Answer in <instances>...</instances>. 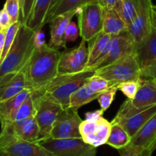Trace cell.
<instances>
[{
	"label": "cell",
	"instance_id": "obj_49",
	"mask_svg": "<svg viewBox=\"0 0 156 156\" xmlns=\"http://www.w3.org/2000/svg\"><path fill=\"white\" fill-rule=\"evenodd\" d=\"M134 1H136V2H137V0H134Z\"/></svg>",
	"mask_w": 156,
	"mask_h": 156
},
{
	"label": "cell",
	"instance_id": "obj_5",
	"mask_svg": "<svg viewBox=\"0 0 156 156\" xmlns=\"http://www.w3.org/2000/svg\"><path fill=\"white\" fill-rule=\"evenodd\" d=\"M31 95L36 108L34 117L40 127L39 142H41L51 138L55 122L64 108L59 102L45 94L31 91Z\"/></svg>",
	"mask_w": 156,
	"mask_h": 156
},
{
	"label": "cell",
	"instance_id": "obj_16",
	"mask_svg": "<svg viewBox=\"0 0 156 156\" xmlns=\"http://www.w3.org/2000/svg\"><path fill=\"white\" fill-rule=\"evenodd\" d=\"M77 13L76 10H72L66 13L61 14L54 17L50 21V40L49 45L54 48L66 47L65 41V34L67 27L72 21V19Z\"/></svg>",
	"mask_w": 156,
	"mask_h": 156
},
{
	"label": "cell",
	"instance_id": "obj_38",
	"mask_svg": "<svg viewBox=\"0 0 156 156\" xmlns=\"http://www.w3.org/2000/svg\"><path fill=\"white\" fill-rule=\"evenodd\" d=\"M141 76L146 79H153L156 80V61L142 69Z\"/></svg>",
	"mask_w": 156,
	"mask_h": 156
},
{
	"label": "cell",
	"instance_id": "obj_23",
	"mask_svg": "<svg viewBox=\"0 0 156 156\" xmlns=\"http://www.w3.org/2000/svg\"><path fill=\"white\" fill-rule=\"evenodd\" d=\"M111 123L102 116L96 122L95 131L91 135L82 139L88 144L98 148L104 144H107L111 130Z\"/></svg>",
	"mask_w": 156,
	"mask_h": 156
},
{
	"label": "cell",
	"instance_id": "obj_35",
	"mask_svg": "<svg viewBox=\"0 0 156 156\" xmlns=\"http://www.w3.org/2000/svg\"><path fill=\"white\" fill-rule=\"evenodd\" d=\"M120 156H152V152L147 149L137 147L129 143L123 149H119Z\"/></svg>",
	"mask_w": 156,
	"mask_h": 156
},
{
	"label": "cell",
	"instance_id": "obj_2",
	"mask_svg": "<svg viewBox=\"0 0 156 156\" xmlns=\"http://www.w3.org/2000/svg\"><path fill=\"white\" fill-rule=\"evenodd\" d=\"M34 35V30L21 22L9 53L0 62V78L18 73L27 66L35 49Z\"/></svg>",
	"mask_w": 156,
	"mask_h": 156
},
{
	"label": "cell",
	"instance_id": "obj_10",
	"mask_svg": "<svg viewBox=\"0 0 156 156\" xmlns=\"http://www.w3.org/2000/svg\"><path fill=\"white\" fill-rule=\"evenodd\" d=\"M137 15L128 27V31L136 43L139 44L152 31L154 26V13L152 0H137Z\"/></svg>",
	"mask_w": 156,
	"mask_h": 156
},
{
	"label": "cell",
	"instance_id": "obj_20",
	"mask_svg": "<svg viewBox=\"0 0 156 156\" xmlns=\"http://www.w3.org/2000/svg\"><path fill=\"white\" fill-rule=\"evenodd\" d=\"M112 35L101 31L88 41V63L85 70H88L105 55Z\"/></svg>",
	"mask_w": 156,
	"mask_h": 156
},
{
	"label": "cell",
	"instance_id": "obj_30",
	"mask_svg": "<svg viewBox=\"0 0 156 156\" xmlns=\"http://www.w3.org/2000/svg\"><path fill=\"white\" fill-rule=\"evenodd\" d=\"M21 20L17 21V22L13 23L10 25V27L7 29L5 32V46L3 48L2 52L0 53V62H2L3 59L5 58L7 54L9 53L15 38H16L17 34H18L19 27L21 24Z\"/></svg>",
	"mask_w": 156,
	"mask_h": 156
},
{
	"label": "cell",
	"instance_id": "obj_29",
	"mask_svg": "<svg viewBox=\"0 0 156 156\" xmlns=\"http://www.w3.org/2000/svg\"><path fill=\"white\" fill-rule=\"evenodd\" d=\"M117 11L129 27L134 21L138 12V4L134 0H122L117 6Z\"/></svg>",
	"mask_w": 156,
	"mask_h": 156
},
{
	"label": "cell",
	"instance_id": "obj_34",
	"mask_svg": "<svg viewBox=\"0 0 156 156\" xmlns=\"http://www.w3.org/2000/svg\"><path fill=\"white\" fill-rule=\"evenodd\" d=\"M3 8L10 16L12 24L21 20V7L19 0H6Z\"/></svg>",
	"mask_w": 156,
	"mask_h": 156
},
{
	"label": "cell",
	"instance_id": "obj_27",
	"mask_svg": "<svg viewBox=\"0 0 156 156\" xmlns=\"http://www.w3.org/2000/svg\"><path fill=\"white\" fill-rule=\"evenodd\" d=\"M111 124L112 126H111V133L107 142V145L117 150L126 147L130 143L132 138L129 136L124 128L120 126L119 123L111 122Z\"/></svg>",
	"mask_w": 156,
	"mask_h": 156
},
{
	"label": "cell",
	"instance_id": "obj_12",
	"mask_svg": "<svg viewBox=\"0 0 156 156\" xmlns=\"http://www.w3.org/2000/svg\"><path fill=\"white\" fill-rule=\"evenodd\" d=\"M86 41L82 40L77 47L66 49L62 52L59 64V74L77 73L84 71L88 63V48Z\"/></svg>",
	"mask_w": 156,
	"mask_h": 156
},
{
	"label": "cell",
	"instance_id": "obj_21",
	"mask_svg": "<svg viewBox=\"0 0 156 156\" xmlns=\"http://www.w3.org/2000/svg\"><path fill=\"white\" fill-rule=\"evenodd\" d=\"M156 140V114L132 138L130 144L151 152V148Z\"/></svg>",
	"mask_w": 156,
	"mask_h": 156
},
{
	"label": "cell",
	"instance_id": "obj_18",
	"mask_svg": "<svg viewBox=\"0 0 156 156\" xmlns=\"http://www.w3.org/2000/svg\"><path fill=\"white\" fill-rule=\"evenodd\" d=\"M137 108H146L156 105V81L142 77L141 83L135 98L131 100Z\"/></svg>",
	"mask_w": 156,
	"mask_h": 156
},
{
	"label": "cell",
	"instance_id": "obj_3",
	"mask_svg": "<svg viewBox=\"0 0 156 156\" xmlns=\"http://www.w3.org/2000/svg\"><path fill=\"white\" fill-rule=\"evenodd\" d=\"M94 73V70L88 69L77 73L58 74L44 90L38 92L45 94L54 99L64 109L69 108L72 94L87 84Z\"/></svg>",
	"mask_w": 156,
	"mask_h": 156
},
{
	"label": "cell",
	"instance_id": "obj_44",
	"mask_svg": "<svg viewBox=\"0 0 156 156\" xmlns=\"http://www.w3.org/2000/svg\"><path fill=\"white\" fill-rule=\"evenodd\" d=\"M155 150H156V140L155 141V143H154V144L152 145V148H151V152L153 153L154 151H155Z\"/></svg>",
	"mask_w": 156,
	"mask_h": 156
},
{
	"label": "cell",
	"instance_id": "obj_24",
	"mask_svg": "<svg viewBox=\"0 0 156 156\" xmlns=\"http://www.w3.org/2000/svg\"><path fill=\"white\" fill-rule=\"evenodd\" d=\"M98 1L99 0H56L53 4L49 12L47 23L57 15L72 10H76L86 5L98 3Z\"/></svg>",
	"mask_w": 156,
	"mask_h": 156
},
{
	"label": "cell",
	"instance_id": "obj_37",
	"mask_svg": "<svg viewBox=\"0 0 156 156\" xmlns=\"http://www.w3.org/2000/svg\"><path fill=\"white\" fill-rule=\"evenodd\" d=\"M35 0H24V6H23L22 11H21V20L22 23L26 24L28 21V18L31 13L32 9H33L34 4Z\"/></svg>",
	"mask_w": 156,
	"mask_h": 156
},
{
	"label": "cell",
	"instance_id": "obj_32",
	"mask_svg": "<svg viewBox=\"0 0 156 156\" xmlns=\"http://www.w3.org/2000/svg\"><path fill=\"white\" fill-rule=\"evenodd\" d=\"M118 90V86L115 85V86L111 87V88H108L106 91H103L100 94L98 101L99 105L101 106V109L104 112L110 108L112 102L114 101V98H115V95Z\"/></svg>",
	"mask_w": 156,
	"mask_h": 156
},
{
	"label": "cell",
	"instance_id": "obj_17",
	"mask_svg": "<svg viewBox=\"0 0 156 156\" xmlns=\"http://www.w3.org/2000/svg\"><path fill=\"white\" fill-rule=\"evenodd\" d=\"M136 53L141 69L156 61V26L155 24L150 34L141 42L136 44Z\"/></svg>",
	"mask_w": 156,
	"mask_h": 156
},
{
	"label": "cell",
	"instance_id": "obj_4",
	"mask_svg": "<svg viewBox=\"0 0 156 156\" xmlns=\"http://www.w3.org/2000/svg\"><path fill=\"white\" fill-rule=\"evenodd\" d=\"M95 74L105 78L111 86L121 82L136 80L142 78V69L136 52L120 58L112 63L94 70Z\"/></svg>",
	"mask_w": 156,
	"mask_h": 156
},
{
	"label": "cell",
	"instance_id": "obj_31",
	"mask_svg": "<svg viewBox=\"0 0 156 156\" xmlns=\"http://www.w3.org/2000/svg\"><path fill=\"white\" fill-rule=\"evenodd\" d=\"M142 78L136 79V80L127 81V82H121L119 84L118 86L119 90L126 96L127 98L133 100L135 98L137 91H138L139 88L140 86Z\"/></svg>",
	"mask_w": 156,
	"mask_h": 156
},
{
	"label": "cell",
	"instance_id": "obj_41",
	"mask_svg": "<svg viewBox=\"0 0 156 156\" xmlns=\"http://www.w3.org/2000/svg\"><path fill=\"white\" fill-rule=\"evenodd\" d=\"M103 114L104 111L101 109L94 111H89V112H87L85 114V120L91 122H97L99 120V118L103 116Z\"/></svg>",
	"mask_w": 156,
	"mask_h": 156
},
{
	"label": "cell",
	"instance_id": "obj_40",
	"mask_svg": "<svg viewBox=\"0 0 156 156\" xmlns=\"http://www.w3.org/2000/svg\"><path fill=\"white\" fill-rule=\"evenodd\" d=\"M12 24L11 18L5 9L3 8L0 12V30H7V29Z\"/></svg>",
	"mask_w": 156,
	"mask_h": 156
},
{
	"label": "cell",
	"instance_id": "obj_14",
	"mask_svg": "<svg viewBox=\"0 0 156 156\" xmlns=\"http://www.w3.org/2000/svg\"><path fill=\"white\" fill-rule=\"evenodd\" d=\"M0 152L6 156H56L39 142L14 140L0 146Z\"/></svg>",
	"mask_w": 156,
	"mask_h": 156
},
{
	"label": "cell",
	"instance_id": "obj_36",
	"mask_svg": "<svg viewBox=\"0 0 156 156\" xmlns=\"http://www.w3.org/2000/svg\"><path fill=\"white\" fill-rule=\"evenodd\" d=\"M79 36H80V31H79V26L74 21H71L66 30V42H75Z\"/></svg>",
	"mask_w": 156,
	"mask_h": 156
},
{
	"label": "cell",
	"instance_id": "obj_1",
	"mask_svg": "<svg viewBox=\"0 0 156 156\" xmlns=\"http://www.w3.org/2000/svg\"><path fill=\"white\" fill-rule=\"evenodd\" d=\"M62 53L46 44L41 49H34L27 65L28 88L38 92L59 74V64Z\"/></svg>",
	"mask_w": 156,
	"mask_h": 156
},
{
	"label": "cell",
	"instance_id": "obj_7",
	"mask_svg": "<svg viewBox=\"0 0 156 156\" xmlns=\"http://www.w3.org/2000/svg\"><path fill=\"white\" fill-rule=\"evenodd\" d=\"M76 15L80 37L86 42L103 31V9L99 3L79 8Z\"/></svg>",
	"mask_w": 156,
	"mask_h": 156
},
{
	"label": "cell",
	"instance_id": "obj_45",
	"mask_svg": "<svg viewBox=\"0 0 156 156\" xmlns=\"http://www.w3.org/2000/svg\"><path fill=\"white\" fill-rule=\"evenodd\" d=\"M153 13L154 18H156V5H153Z\"/></svg>",
	"mask_w": 156,
	"mask_h": 156
},
{
	"label": "cell",
	"instance_id": "obj_47",
	"mask_svg": "<svg viewBox=\"0 0 156 156\" xmlns=\"http://www.w3.org/2000/svg\"><path fill=\"white\" fill-rule=\"evenodd\" d=\"M0 153H1V156H6V155H5V154L3 153L2 152H0Z\"/></svg>",
	"mask_w": 156,
	"mask_h": 156
},
{
	"label": "cell",
	"instance_id": "obj_25",
	"mask_svg": "<svg viewBox=\"0 0 156 156\" xmlns=\"http://www.w3.org/2000/svg\"><path fill=\"white\" fill-rule=\"evenodd\" d=\"M30 94H31V91L29 88H26L14 97L4 101L0 102V120H1V122L6 120L14 111H16Z\"/></svg>",
	"mask_w": 156,
	"mask_h": 156
},
{
	"label": "cell",
	"instance_id": "obj_43",
	"mask_svg": "<svg viewBox=\"0 0 156 156\" xmlns=\"http://www.w3.org/2000/svg\"><path fill=\"white\" fill-rule=\"evenodd\" d=\"M6 30H0V53L2 52L5 46V38Z\"/></svg>",
	"mask_w": 156,
	"mask_h": 156
},
{
	"label": "cell",
	"instance_id": "obj_11",
	"mask_svg": "<svg viewBox=\"0 0 156 156\" xmlns=\"http://www.w3.org/2000/svg\"><path fill=\"white\" fill-rule=\"evenodd\" d=\"M79 110L66 108L59 114L51 133L53 139L82 138L79 126L82 120L78 113Z\"/></svg>",
	"mask_w": 156,
	"mask_h": 156
},
{
	"label": "cell",
	"instance_id": "obj_15",
	"mask_svg": "<svg viewBox=\"0 0 156 156\" xmlns=\"http://www.w3.org/2000/svg\"><path fill=\"white\" fill-rule=\"evenodd\" d=\"M26 69L0 78V102L8 100L28 88Z\"/></svg>",
	"mask_w": 156,
	"mask_h": 156
},
{
	"label": "cell",
	"instance_id": "obj_9",
	"mask_svg": "<svg viewBox=\"0 0 156 156\" xmlns=\"http://www.w3.org/2000/svg\"><path fill=\"white\" fill-rule=\"evenodd\" d=\"M136 43L127 30L116 35H112L105 56L94 63L89 69L95 70L106 66L123 56L136 52Z\"/></svg>",
	"mask_w": 156,
	"mask_h": 156
},
{
	"label": "cell",
	"instance_id": "obj_22",
	"mask_svg": "<svg viewBox=\"0 0 156 156\" xmlns=\"http://www.w3.org/2000/svg\"><path fill=\"white\" fill-rule=\"evenodd\" d=\"M103 31L110 35H116L128 30L127 24L115 9L103 8Z\"/></svg>",
	"mask_w": 156,
	"mask_h": 156
},
{
	"label": "cell",
	"instance_id": "obj_48",
	"mask_svg": "<svg viewBox=\"0 0 156 156\" xmlns=\"http://www.w3.org/2000/svg\"><path fill=\"white\" fill-rule=\"evenodd\" d=\"M56 0H54V2H53V3H54L55 2H56Z\"/></svg>",
	"mask_w": 156,
	"mask_h": 156
},
{
	"label": "cell",
	"instance_id": "obj_8",
	"mask_svg": "<svg viewBox=\"0 0 156 156\" xmlns=\"http://www.w3.org/2000/svg\"><path fill=\"white\" fill-rule=\"evenodd\" d=\"M39 143L56 156H95L97 152V148L82 138H50Z\"/></svg>",
	"mask_w": 156,
	"mask_h": 156
},
{
	"label": "cell",
	"instance_id": "obj_42",
	"mask_svg": "<svg viewBox=\"0 0 156 156\" xmlns=\"http://www.w3.org/2000/svg\"><path fill=\"white\" fill-rule=\"evenodd\" d=\"M122 0H99L98 3L103 8L117 9Z\"/></svg>",
	"mask_w": 156,
	"mask_h": 156
},
{
	"label": "cell",
	"instance_id": "obj_46",
	"mask_svg": "<svg viewBox=\"0 0 156 156\" xmlns=\"http://www.w3.org/2000/svg\"><path fill=\"white\" fill-rule=\"evenodd\" d=\"M20 4H21V11H22L23 6H24V0H19Z\"/></svg>",
	"mask_w": 156,
	"mask_h": 156
},
{
	"label": "cell",
	"instance_id": "obj_33",
	"mask_svg": "<svg viewBox=\"0 0 156 156\" xmlns=\"http://www.w3.org/2000/svg\"><path fill=\"white\" fill-rule=\"evenodd\" d=\"M87 84L89 88L96 93H101L112 87L107 79L95 73L90 78Z\"/></svg>",
	"mask_w": 156,
	"mask_h": 156
},
{
	"label": "cell",
	"instance_id": "obj_19",
	"mask_svg": "<svg viewBox=\"0 0 156 156\" xmlns=\"http://www.w3.org/2000/svg\"><path fill=\"white\" fill-rule=\"evenodd\" d=\"M54 0H35L31 13L26 24L33 30L43 29L47 24L49 12Z\"/></svg>",
	"mask_w": 156,
	"mask_h": 156
},
{
	"label": "cell",
	"instance_id": "obj_26",
	"mask_svg": "<svg viewBox=\"0 0 156 156\" xmlns=\"http://www.w3.org/2000/svg\"><path fill=\"white\" fill-rule=\"evenodd\" d=\"M100 94L101 93L94 92L89 88L88 84H85L72 94L69 108L79 110L84 105L89 104L90 102L98 98Z\"/></svg>",
	"mask_w": 156,
	"mask_h": 156
},
{
	"label": "cell",
	"instance_id": "obj_39",
	"mask_svg": "<svg viewBox=\"0 0 156 156\" xmlns=\"http://www.w3.org/2000/svg\"><path fill=\"white\" fill-rule=\"evenodd\" d=\"M34 44L36 49H41L47 44L46 43L45 34L43 31V29L34 31Z\"/></svg>",
	"mask_w": 156,
	"mask_h": 156
},
{
	"label": "cell",
	"instance_id": "obj_28",
	"mask_svg": "<svg viewBox=\"0 0 156 156\" xmlns=\"http://www.w3.org/2000/svg\"><path fill=\"white\" fill-rule=\"evenodd\" d=\"M35 113H36V108H35L34 101L30 94L27 98V99L21 104V106L16 111H14L6 120L2 121L1 123L3 124L6 123L21 121V120L34 117Z\"/></svg>",
	"mask_w": 156,
	"mask_h": 156
},
{
	"label": "cell",
	"instance_id": "obj_13",
	"mask_svg": "<svg viewBox=\"0 0 156 156\" xmlns=\"http://www.w3.org/2000/svg\"><path fill=\"white\" fill-rule=\"evenodd\" d=\"M2 134L12 136L17 140L39 142L40 127L34 117L2 124Z\"/></svg>",
	"mask_w": 156,
	"mask_h": 156
},
{
	"label": "cell",
	"instance_id": "obj_50",
	"mask_svg": "<svg viewBox=\"0 0 156 156\" xmlns=\"http://www.w3.org/2000/svg\"><path fill=\"white\" fill-rule=\"evenodd\" d=\"M155 81H156V80H155Z\"/></svg>",
	"mask_w": 156,
	"mask_h": 156
},
{
	"label": "cell",
	"instance_id": "obj_6",
	"mask_svg": "<svg viewBox=\"0 0 156 156\" xmlns=\"http://www.w3.org/2000/svg\"><path fill=\"white\" fill-rule=\"evenodd\" d=\"M155 114L156 105L146 108H137L133 105L130 99L127 98L121 105L112 123H119L133 138Z\"/></svg>",
	"mask_w": 156,
	"mask_h": 156
}]
</instances>
